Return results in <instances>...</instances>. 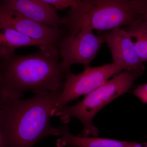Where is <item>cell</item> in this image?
Masks as SVG:
<instances>
[{
    "mask_svg": "<svg viewBox=\"0 0 147 147\" xmlns=\"http://www.w3.org/2000/svg\"><path fill=\"white\" fill-rule=\"evenodd\" d=\"M0 9L49 26L61 28L65 24L64 17L60 16L53 6L43 0L2 1Z\"/></svg>",
    "mask_w": 147,
    "mask_h": 147,
    "instance_id": "8",
    "label": "cell"
},
{
    "mask_svg": "<svg viewBox=\"0 0 147 147\" xmlns=\"http://www.w3.org/2000/svg\"><path fill=\"white\" fill-rule=\"evenodd\" d=\"M45 2L58 10H63L76 5L79 0H43Z\"/></svg>",
    "mask_w": 147,
    "mask_h": 147,
    "instance_id": "13",
    "label": "cell"
},
{
    "mask_svg": "<svg viewBox=\"0 0 147 147\" xmlns=\"http://www.w3.org/2000/svg\"><path fill=\"white\" fill-rule=\"evenodd\" d=\"M109 31L96 35L93 31L84 30L65 35L58 46L61 65L67 75L71 65L80 64L89 66L105 42Z\"/></svg>",
    "mask_w": 147,
    "mask_h": 147,
    "instance_id": "6",
    "label": "cell"
},
{
    "mask_svg": "<svg viewBox=\"0 0 147 147\" xmlns=\"http://www.w3.org/2000/svg\"><path fill=\"white\" fill-rule=\"evenodd\" d=\"M3 30L1 42L3 55L14 52L17 48L27 46H36L39 49L55 47L45 42L31 38L12 29L4 28Z\"/></svg>",
    "mask_w": 147,
    "mask_h": 147,
    "instance_id": "11",
    "label": "cell"
},
{
    "mask_svg": "<svg viewBox=\"0 0 147 147\" xmlns=\"http://www.w3.org/2000/svg\"><path fill=\"white\" fill-rule=\"evenodd\" d=\"M144 18L147 20V0H144Z\"/></svg>",
    "mask_w": 147,
    "mask_h": 147,
    "instance_id": "17",
    "label": "cell"
},
{
    "mask_svg": "<svg viewBox=\"0 0 147 147\" xmlns=\"http://www.w3.org/2000/svg\"><path fill=\"white\" fill-rule=\"evenodd\" d=\"M145 69H125L116 74L112 79L90 93L76 105H66L56 111L53 116L59 117L65 123L71 118L81 121L84 128L79 136L97 137L98 129L93 123L97 113L108 103L127 92L133 86L134 81L144 73Z\"/></svg>",
    "mask_w": 147,
    "mask_h": 147,
    "instance_id": "4",
    "label": "cell"
},
{
    "mask_svg": "<svg viewBox=\"0 0 147 147\" xmlns=\"http://www.w3.org/2000/svg\"><path fill=\"white\" fill-rule=\"evenodd\" d=\"M55 47L18 55L0 56V98L21 99L27 91H62L66 74Z\"/></svg>",
    "mask_w": 147,
    "mask_h": 147,
    "instance_id": "1",
    "label": "cell"
},
{
    "mask_svg": "<svg viewBox=\"0 0 147 147\" xmlns=\"http://www.w3.org/2000/svg\"><path fill=\"white\" fill-rule=\"evenodd\" d=\"M84 67L82 73L76 75L70 73L66 76L63 88L55 102L52 116L68 102L81 96H86L105 84L112 76L127 69L114 62L96 67Z\"/></svg>",
    "mask_w": 147,
    "mask_h": 147,
    "instance_id": "5",
    "label": "cell"
},
{
    "mask_svg": "<svg viewBox=\"0 0 147 147\" xmlns=\"http://www.w3.org/2000/svg\"><path fill=\"white\" fill-rule=\"evenodd\" d=\"M133 94L143 103H147V83L138 86L133 90Z\"/></svg>",
    "mask_w": 147,
    "mask_h": 147,
    "instance_id": "14",
    "label": "cell"
},
{
    "mask_svg": "<svg viewBox=\"0 0 147 147\" xmlns=\"http://www.w3.org/2000/svg\"><path fill=\"white\" fill-rule=\"evenodd\" d=\"M106 42L112 54L113 62L126 69H145L132 38L123 29L117 28L109 31Z\"/></svg>",
    "mask_w": 147,
    "mask_h": 147,
    "instance_id": "9",
    "label": "cell"
},
{
    "mask_svg": "<svg viewBox=\"0 0 147 147\" xmlns=\"http://www.w3.org/2000/svg\"><path fill=\"white\" fill-rule=\"evenodd\" d=\"M130 147H147V142L139 143L137 142H133V144Z\"/></svg>",
    "mask_w": 147,
    "mask_h": 147,
    "instance_id": "15",
    "label": "cell"
},
{
    "mask_svg": "<svg viewBox=\"0 0 147 147\" xmlns=\"http://www.w3.org/2000/svg\"><path fill=\"white\" fill-rule=\"evenodd\" d=\"M0 147H5L4 140L1 131V126H0Z\"/></svg>",
    "mask_w": 147,
    "mask_h": 147,
    "instance_id": "16",
    "label": "cell"
},
{
    "mask_svg": "<svg viewBox=\"0 0 147 147\" xmlns=\"http://www.w3.org/2000/svg\"><path fill=\"white\" fill-rule=\"evenodd\" d=\"M0 25L45 42L57 48L65 34L64 28L50 27L23 16L0 9Z\"/></svg>",
    "mask_w": 147,
    "mask_h": 147,
    "instance_id": "7",
    "label": "cell"
},
{
    "mask_svg": "<svg viewBox=\"0 0 147 147\" xmlns=\"http://www.w3.org/2000/svg\"><path fill=\"white\" fill-rule=\"evenodd\" d=\"M144 0H79L64 17L65 35L130 26L144 19Z\"/></svg>",
    "mask_w": 147,
    "mask_h": 147,
    "instance_id": "3",
    "label": "cell"
},
{
    "mask_svg": "<svg viewBox=\"0 0 147 147\" xmlns=\"http://www.w3.org/2000/svg\"><path fill=\"white\" fill-rule=\"evenodd\" d=\"M59 128L61 137L57 141V147H130L133 143L96 137L74 136L69 132L67 127Z\"/></svg>",
    "mask_w": 147,
    "mask_h": 147,
    "instance_id": "10",
    "label": "cell"
},
{
    "mask_svg": "<svg viewBox=\"0 0 147 147\" xmlns=\"http://www.w3.org/2000/svg\"><path fill=\"white\" fill-rule=\"evenodd\" d=\"M131 38H135L134 46L142 62L147 61V20L138 21L130 26L123 28Z\"/></svg>",
    "mask_w": 147,
    "mask_h": 147,
    "instance_id": "12",
    "label": "cell"
},
{
    "mask_svg": "<svg viewBox=\"0 0 147 147\" xmlns=\"http://www.w3.org/2000/svg\"><path fill=\"white\" fill-rule=\"evenodd\" d=\"M62 91L43 90L26 99L0 98V126L5 147H32L49 135L61 136L50 119Z\"/></svg>",
    "mask_w": 147,
    "mask_h": 147,
    "instance_id": "2",
    "label": "cell"
},
{
    "mask_svg": "<svg viewBox=\"0 0 147 147\" xmlns=\"http://www.w3.org/2000/svg\"><path fill=\"white\" fill-rule=\"evenodd\" d=\"M2 30H3L2 26H1V25H0V55L2 54L3 52L1 46V36L2 33Z\"/></svg>",
    "mask_w": 147,
    "mask_h": 147,
    "instance_id": "18",
    "label": "cell"
}]
</instances>
